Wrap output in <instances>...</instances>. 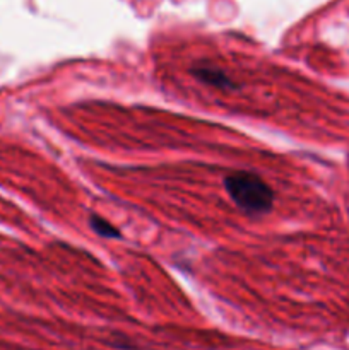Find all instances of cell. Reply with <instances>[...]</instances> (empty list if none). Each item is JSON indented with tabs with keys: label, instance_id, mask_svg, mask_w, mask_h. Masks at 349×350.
<instances>
[{
	"label": "cell",
	"instance_id": "6da1fadb",
	"mask_svg": "<svg viewBox=\"0 0 349 350\" xmlns=\"http://www.w3.org/2000/svg\"><path fill=\"white\" fill-rule=\"evenodd\" d=\"M224 187L236 207L245 214L263 215L272 208L274 191L259 174L233 173L226 176Z\"/></svg>",
	"mask_w": 349,
	"mask_h": 350
},
{
	"label": "cell",
	"instance_id": "7a4b0ae2",
	"mask_svg": "<svg viewBox=\"0 0 349 350\" xmlns=\"http://www.w3.org/2000/svg\"><path fill=\"white\" fill-rule=\"evenodd\" d=\"M192 75H194L197 81L204 82V84L212 85V88H218V89H231L236 88L235 82L231 81L228 74L221 70L218 67H211V65H197V67L192 68Z\"/></svg>",
	"mask_w": 349,
	"mask_h": 350
},
{
	"label": "cell",
	"instance_id": "3957f363",
	"mask_svg": "<svg viewBox=\"0 0 349 350\" xmlns=\"http://www.w3.org/2000/svg\"><path fill=\"white\" fill-rule=\"evenodd\" d=\"M89 226H91L92 231H94L96 234L103 236V238H120L118 229H116L115 226L109 224L108 221H105L103 217H99V215L92 214L91 217H89Z\"/></svg>",
	"mask_w": 349,
	"mask_h": 350
}]
</instances>
